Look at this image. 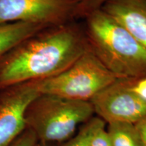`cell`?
<instances>
[{"mask_svg": "<svg viewBox=\"0 0 146 146\" xmlns=\"http://www.w3.org/2000/svg\"><path fill=\"white\" fill-rule=\"evenodd\" d=\"M34 146H60L58 144L51 143H46V142H42V141H37L35 144Z\"/></svg>", "mask_w": 146, "mask_h": 146, "instance_id": "17", "label": "cell"}, {"mask_svg": "<svg viewBox=\"0 0 146 146\" xmlns=\"http://www.w3.org/2000/svg\"><path fill=\"white\" fill-rule=\"evenodd\" d=\"M89 45L118 78L146 77V48L105 11L87 16Z\"/></svg>", "mask_w": 146, "mask_h": 146, "instance_id": "2", "label": "cell"}, {"mask_svg": "<svg viewBox=\"0 0 146 146\" xmlns=\"http://www.w3.org/2000/svg\"><path fill=\"white\" fill-rule=\"evenodd\" d=\"M49 27H52L23 22L0 25V60L24 40Z\"/></svg>", "mask_w": 146, "mask_h": 146, "instance_id": "9", "label": "cell"}, {"mask_svg": "<svg viewBox=\"0 0 146 146\" xmlns=\"http://www.w3.org/2000/svg\"><path fill=\"white\" fill-rule=\"evenodd\" d=\"M94 114L90 102L40 94L27 107L25 120L26 128L35 134L38 141L60 145L74 135L78 126Z\"/></svg>", "mask_w": 146, "mask_h": 146, "instance_id": "3", "label": "cell"}, {"mask_svg": "<svg viewBox=\"0 0 146 146\" xmlns=\"http://www.w3.org/2000/svg\"><path fill=\"white\" fill-rule=\"evenodd\" d=\"M106 131L112 146H143L135 124L108 123Z\"/></svg>", "mask_w": 146, "mask_h": 146, "instance_id": "10", "label": "cell"}, {"mask_svg": "<svg viewBox=\"0 0 146 146\" xmlns=\"http://www.w3.org/2000/svg\"><path fill=\"white\" fill-rule=\"evenodd\" d=\"M118 79L89 47L66 70L35 83L41 94L90 102L100 91Z\"/></svg>", "mask_w": 146, "mask_h": 146, "instance_id": "4", "label": "cell"}, {"mask_svg": "<svg viewBox=\"0 0 146 146\" xmlns=\"http://www.w3.org/2000/svg\"><path fill=\"white\" fill-rule=\"evenodd\" d=\"M101 9L146 48V0H110Z\"/></svg>", "mask_w": 146, "mask_h": 146, "instance_id": "8", "label": "cell"}, {"mask_svg": "<svg viewBox=\"0 0 146 146\" xmlns=\"http://www.w3.org/2000/svg\"><path fill=\"white\" fill-rule=\"evenodd\" d=\"M79 0H0V25L31 23L63 25L76 16Z\"/></svg>", "mask_w": 146, "mask_h": 146, "instance_id": "5", "label": "cell"}, {"mask_svg": "<svg viewBox=\"0 0 146 146\" xmlns=\"http://www.w3.org/2000/svg\"><path fill=\"white\" fill-rule=\"evenodd\" d=\"M89 48L77 31L60 25L24 40L0 60V89L59 74Z\"/></svg>", "mask_w": 146, "mask_h": 146, "instance_id": "1", "label": "cell"}, {"mask_svg": "<svg viewBox=\"0 0 146 146\" xmlns=\"http://www.w3.org/2000/svg\"><path fill=\"white\" fill-rule=\"evenodd\" d=\"M106 123L98 117L91 138L90 146H112L106 128Z\"/></svg>", "mask_w": 146, "mask_h": 146, "instance_id": "12", "label": "cell"}, {"mask_svg": "<svg viewBox=\"0 0 146 146\" xmlns=\"http://www.w3.org/2000/svg\"><path fill=\"white\" fill-rule=\"evenodd\" d=\"M40 94L35 81L0 89V146H10L26 129V110Z\"/></svg>", "mask_w": 146, "mask_h": 146, "instance_id": "7", "label": "cell"}, {"mask_svg": "<svg viewBox=\"0 0 146 146\" xmlns=\"http://www.w3.org/2000/svg\"><path fill=\"white\" fill-rule=\"evenodd\" d=\"M97 117L91 118L79 127L74 135L60 146H90L91 138L96 126Z\"/></svg>", "mask_w": 146, "mask_h": 146, "instance_id": "11", "label": "cell"}, {"mask_svg": "<svg viewBox=\"0 0 146 146\" xmlns=\"http://www.w3.org/2000/svg\"><path fill=\"white\" fill-rule=\"evenodd\" d=\"M37 141L35 134L31 129L26 128L10 146H34Z\"/></svg>", "mask_w": 146, "mask_h": 146, "instance_id": "14", "label": "cell"}, {"mask_svg": "<svg viewBox=\"0 0 146 146\" xmlns=\"http://www.w3.org/2000/svg\"><path fill=\"white\" fill-rule=\"evenodd\" d=\"M110 0H79L76 10V16H87L93 11L101 8Z\"/></svg>", "mask_w": 146, "mask_h": 146, "instance_id": "13", "label": "cell"}, {"mask_svg": "<svg viewBox=\"0 0 146 146\" xmlns=\"http://www.w3.org/2000/svg\"><path fill=\"white\" fill-rule=\"evenodd\" d=\"M131 79L118 78L90 101L94 112L108 124H135L146 116V100L131 90Z\"/></svg>", "mask_w": 146, "mask_h": 146, "instance_id": "6", "label": "cell"}, {"mask_svg": "<svg viewBox=\"0 0 146 146\" xmlns=\"http://www.w3.org/2000/svg\"><path fill=\"white\" fill-rule=\"evenodd\" d=\"M141 137L143 146H146V116L135 124Z\"/></svg>", "mask_w": 146, "mask_h": 146, "instance_id": "16", "label": "cell"}, {"mask_svg": "<svg viewBox=\"0 0 146 146\" xmlns=\"http://www.w3.org/2000/svg\"><path fill=\"white\" fill-rule=\"evenodd\" d=\"M131 89L138 96L146 100V77L131 79Z\"/></svg>", "mask_w": 146, "mask_h": 146, "instance_id": "15", "label": "cell"}]
</instances>
